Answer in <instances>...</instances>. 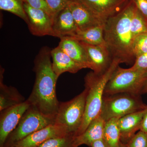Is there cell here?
Instances as JSON below:
<instances>
[{
    "label": "cell",
    "mask_w": 147,
    "mask_h": 147,
    "mask_svg": "<svg viewBox=\"0 0 147 147\" xmlns=\"http://www.w3.org/2000/svg\"><path fill=\"white\" fill-rule=\"evenodd\" d=\"M51 50L48 47H42L35 59V80L31 93L27 100L44 115L56 117L60 103L56 94L59 78L53 69Z\"/></svg>",
    "instance_id": "obj_1"
},
{
    "label": "cell",
    "mask_w": 147,
    "mask_h": 147,
    "mask_svg": "<svg viewBox=\"0 0 147 147\" xmlns=\"http://www.w3.org/2000/svg\"><path fill=\"white\" fill-rule=\"evenodd\" d=\"M136 6L130 0L122 9L105 22L104 38L113 59L121 63H131L135 57L132 52L133 37L131 17Z\"/></svg>",
    "instance_id": "obj_2"
},
{
    "label": "cell",
    "mask_w": 147,
    "mask_h": 147,
    "mask_svg": "<svg viewBox=\"0 0 147 147\" xmlns=\"http://www.w3.org/2000/svg\"><path fill=\"white\" fill-rule=\"evenodd\" d=\"M120 63L113 59L110 67L104 73L97 74L93 71L85 78V89L87 91L86 108L83 122L76 136L85 131L92 121L100 115L105 86Z\"/></svg>",
    "instance_id": "obj_3"
},
{
    "label": "cell",
    "mask_w": 147,
    "mask_h": 147,
    "mask_svg": "<svg viewBox=\"0 0 147 147\" xmlns=\"http://www.w3.org/2000/svg\"><path fill=\"white\" fill-rule=\"evenodd\" d=\"M147 107L140 95L122 93L104 95L100 115L106 122L111 119L120 118L144 110Z\"/></svg>",
    "instance_id": "obj_4"
},
{
    "label": "cell",
    "mask_w": 147,
    "mask_h": 147,
    "mask_svg": "<svg viewBox=\"0 0 147 147\" xmlns=\"http://www.w3.org/2000/svg\"><path fill=\"white\" fill-rule=\"evenodd\" d=\"M147 71L118 67L105 86L104 95L127 93L141 94Z\"/></svg>",
    "instance_id": "obj_5"
},
{
    "label": "cell",
    "mask_w": 147,
    "mask_h": 147,
    "mask_svg": "<svg viewBox=\"0 0 147 147\" xmlns=\"http://www.w3.org/2000/svg\"><path fill=\"white\" fill-rule=\"evenodd\" d=\"M86 96L85 89L71 100L60 102L55 123L63 127L69 134L76 136L81 127L85 114Z\"/></svg>",
    "instance_id": "obj_6"
},
{
    "label": "cell",
    "mask_w": 147,
    "mask_h": 147,
    "mask_svg": "<svg viewBox=\"0 0 147 147\" xmlns=\"http://www.w3.org/2000/svg\"><path fill=\"white\" fill-rule=\"evenodd\" d=\"M55 117L47 116L30 105L15 129L7 137L3 147H9L30 134L55 123Z\"/></svg>",
    "instance_id": "obj_7"
},
{
    "label": "cell",
    "mask_w": 147,
    "mask_h": 147,
    "mask_svg": "<svg viewBox=\"0 0 147 147\" xmlns=\"http://www.w3.org/2000/svg\"><path fill=\"white\" fill-rule=\"evenodd\" d=\"M24 7L27 16L26 23L32 34L36 36H54L52 16L45 11L33 8L26 3Z\"/></svg>",
    "instance_id": "obj_8"
},
{
    "label": "cell",
    "mask_w": 147,
    "mask_h": 147,
    "mask_svg": "<svg viewBox=\"0 0 147 147\" xmlns=\"http://www.w3.org/2000/svg\"><path fill=\"white\" fill-rule=\"evenodd\" d=\"M28 100L0 111V147H3L9 134L15 129L30 106Z\"/></svg>",
    "instance_id": "obj_9"
},
{
    "label": "cell",
    "mask_w": 147,
    "mask_h": 147,
    "mask_svg": "<svg viewBox=\"0 0 147 147\" xmlns=\"http://www.w3.org/2000/svg\"><path fill=\"white\" fill-rule=\"evenodd\" d=\"M67 6L71 11L78 30H86L105 25V22L80 0H70Z\"/></svg>",
    "instance_id": "obj_10"
},
{
    "label": "cell",
    "mask_w": 147,
    "mask_h": 147,
    "mask_svg": "<svg viewBox=\"0 0 147 147\" xmlns=\"http://www.w3.org/2000/svg\"><path fill=\"white\" fill-rule=\"evenodd\" d=\"M80 42L86 53L90 69L97 74L105 72L113 61L107 45H92Z\"/></svg>",
    "instance_id": "obj_11"
},
{
    "label": "cell",
    "mask_w": 147,
    "mask_h": 147,
    "mask_svg": "<svg viewBox=\"0 0 147 147\" xmlns=\"http://www.w3.org/2000/svg\"><path fill=\"white\" fill-rule=\"evenodd\" d=\"M67 134H69L63 127L55 123L30 134L9 147H38L49 139Z\"/></svg>",
    "instance_id": "obj_12"
},
{
    "label": "cell",
    "mask_w": 147,
    "mask_h": 147,
    "mask_svg": "<svg viewBox=\"0 0 147 147\" xmlns=\"http://www.w3.org/2000/svg\"><path fill=\"white\" fill-rule=\"evenodd\" d=\"M100 19L106 22L118 13L130 0H80Z\"/></svg>",
    "instance_id": "obj_13"
},
{
    "label": "cell",
    "mask_w": 147,
    "mask_h": 147,
    "mask_svg": "<svg viewBox=\"0 0 147 147\" xmlns=\"http://www.w3.org/2000/svg\"><path fill=\"white\" fill-rule=\"evenodd\" d=\"M53 30L54 36L60 38L71 36L78 30L68 6L56 13L53 17Z\"/></svg>",
    "instance_id": "obj_14"
},
{
    "label": "cell",
    "mask_w": 147,
    "mask_h": 147,
    "mask_svg": "<svg viewBox=\"0 0 147 147\" xmlns=\"http://www.w3.org/2000/svg\"><path fill=\"white\" fill-rule=\"evenodd\" d=\"M51 55L53 69L58 78L65 72L74 74L87 68L85 65L72 59L59 46L51 50Z\"/></svg>",
    "instance_id": "obj_15"
},
{
    "label": "cell",
    "mask_w": 147,
    "mask_h": 147,
    "mask_svg": "<svg viewBox=\"0 0 147 147\" xmlns=\"http://www.w3.org/2000/svg\"><path fill=\"white\" fill-rule=\"evenodd\" d=\"M146 108L128 114L118 119V125L120 133L121 142L123 144H127L136 134V131L140 130L142 119Z\"/></svg>",
    "instance_id": "obj_16"
},
{
    "label": "cell",
    "mask_w": 147,
    "mask_h": 147,
    "mask_svg": "<svg viewBox=\"0 0 147 147\" xmlns=\"http://www.w3.org/2000/svg\"><path fill=\"white\" fill-rule=\"evenodd\" d=\"M105 122L100 115L91 122L85 131L75 136L74 142L76 146L86 145L91 147L93 142L103 139Z\"/></svg>",
    "instance_id": "obj_17"
},
{
    "label": "cell",
    "mask_w": 147,
    "mask_h": 147,
    "mask_svg": "<svg viewBox=\"0 0 147 147\" xmlns=\"http://www.w3.org/2000/svg\"><path fill=\"white\" fill-rule=\"evenodd\" d=\"M58 46L74 60L90 68L89 63L86 50L79 40L71 36L60 38Z\"/></svg>",
    "instance_id": "obj_18"
},
{
    "label": "cell",
    "mask_w": 147,
    "mask_h": 147,
    "mask_svg": "<svg viewBox=\"0 0 147 147\" xmlns=\"http://www.w3.org/2000/svg\"><path fill=\"white\" fill-rule=\"evenodd\" d=\"M4 69L1 67L0 111L24 102L25 98L16 88L8 86L3 83Z\"/></svg>",
    "instance_id": "obj_19"
},
{
    "label": "cell",
    "mask_w": 147,
    "mask_h": 147,
    "mask_svg": "<svg viewBox=\"0 0 147 147\" xmlns=\"http://www.w3.org/2000/svg\"><path fill=\"white\" fill-rule=\"evenodd\" d=\"M104 26H98L85 30H78L70 36L79 41L92 45H106L104 38Z\"/></svg>",
    "instance_id": "obj_20"
},
{
    "label": "cell",
    "mask_w": 147,
    "mask_h": 147,
    "mask_svg": "<svg viewBox=\"0 0 147 147\" xmlns=\"http://www.w3.org/2000/svg\"><path fill=\"white\" fill-rule=\"evenodd\" d=\"M119 118H113L105 122L103 139L110 147H127L121 142L118 125Z\"/></svg>",
    "instance_id": "obj_21"
},
{
    "label": "cell",
    "mask_w": 147,
    "mask_h": 147,
    "mask_svg": "<svg viewBox=\"0 0 147 147\" xmlns=\"http://www.w3.org/2000/svg\"><path fill=\"white\" fill-rule=\"evenodd\" d=\"M24 0H0V9L15 14L26 23L27 16Z\"/></svg>",
    "instance_id": "obj_22"
},
{
    "label": "cell",
    "mask_w": 147,
    "mask_h": 147,
    "mask_svg": "<svg viewBox=\"0 0 147 147\" xmlns=\"http://www.w3.org/2000/svg\"><path fill=\"white\" fill-rule=\"evenodd\" d=\"M131 30L133 38L138 35L147 32V19L137 8L131 17Z\"/></svg>",
    "instance_id": "obj_23"
},
{
    "label": "cell",
    "mask_w": 147,
    "mask_h": 147,
    "mask_svg": "<svg viewBox=\"0 0 147 147\" xmlns=\"http://www.w3.org/2000/svg\"><path fill=\"white\" fill-rule=\"evenodd\" d=\"M75 136L67 134L47 140L38 147H78L74 142Z\"/></svg>",
    "instance_id": "obj_24"
},
{
    "label": "cell",
    "mask_w": 147,
    "mask_h": 147,
    "mask_svg": "<svg viewBox=\"0 0 147 147\" xmlns=\"http://www.w3.org/2000/svg\"><path fill=\"white\" fill-rule=\"evenodd\" d=\"M132 52L135 59L147 53V32L134 38L132 43Z\"/></svg>",
    "instance_id": "obj_25"
},
{
    "label": "cell",
    "mask_w": 147,
    "mask_h": 147,
    "mask_svg": "<svg viewBox=\"0 0 147 147\" xmlns=\"http://www.w3.org/2000/svg\"><path fill=\"white\" fill-rule=\"evenodd\" d=\"M127 147H147V134L139 130L127 144Z\"/></svg>",
    "instance_id": "obj_26"
},
{
    "label": "cell",
    "mask_w": 147,
    "mask_h": 147,
    "mask_svg": "<svg viewBox=\"0 0 147 147\" xmlns=\"http://www.w3.org/2000/svg\"><path fill=\"white\" fill-rule=\"evenodd\" d=\"M69 1L70 0H45L53 17L56 13L65 7Z\"/></svg>",
    "instance_id": "obj_27"
},
{
    "label": "cell",
    "mask_w": 147,
    "mask_h": 147,
    "mask_svg": "<svg viewBox=\"0 0 147 147\" xmlns=\"http://www.w3.org/2000/svg\"><path fill=\"white\" fill-rule=\"evenodd\" d=\"M24 3H26L33 8L39 9L45 11L53 18V14L48 8L45 0H24Z\"/></svg>",
    "instance_id": "obj_28"
},
{
    "label": "cell",
    "mask_w": 147,
    "mask_h": 147,
    "mask_svg": "<svg viewBox=\"0 0 147 147\" xmlns=\"http://www.w3.org/2000/svg\"><path fill=\"white\" fill-rule=\"evenodd\" d=\"M131 68L134 69L147 71V53L136 58Z\"/></svg>",
    "instance_id": "obj_29"
},
{
    "label": "cell",
    "mask_w": 147,
    "mask_h": 147,
    "mask_svg": "<svg viewBox=\"0 0 147 147\" xmlns=\"http://www.w3.org/2000/svg\"><path fill=\"white\" fill-rule=\"evenodd\" d=\"M137 9L147 19V0H131Z\"/></svg>",
    "instance_id": "obj_30"
},
{
    "label": "cell",
    "mask_w": 147,
    "mask_h": 147,
    "mask_svg": "<svg viewBox=\"0 0 147 147\" xmlns=\"http://www.w3.org/2000/svg\"><path fill=\"white\" fill-rule=\"evenodd\" d=\"M140 130L144 131L147 134V107L142 119Z\"/></svg>",
    "instance_id": "obj_31"
},
{
    "label": "cell",
    "mask_w": 147,
    "mask_h": 147,
    "mask_svg": "<svg viewBox=\"0 0 147 147\" xmlns=\"http://www.w3.org/2000/svg\"><path fill=\"white\" fill-rule=\"evenodd\" d=\"M91 147H110L103 139L95 141L92 144Z\"/></svg>",
    "instance_id": "obj_32"
},
{
    "label": "cell",
    "mask_w": 147,
    "mask_h": 147,
    "mask_svg": "<svg viewBox=\"0 0 147 147\" xmlns=\"http://www.w3.org/2000/svg\"><path fill=\"white\" fill-rule=\"evenodd\" d=\"M146 93H147V78L145 81L144 86L142 88L141 94Z\"/></svg>",
    "instance_id": "obj_33"
}]
</instances>
